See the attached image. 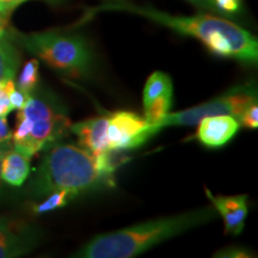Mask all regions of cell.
<instances>
[{
    "label": "cell",
    "instance_id": "obj_18",
    "mask_svg": "<svg viewBox=\"0 0 258 258\" xmlns=\"http://www.w3.org/2000/svg\"><path fill=\"white\" fill-rule=\"evenodd\" d=\"M16 89L14 79L0 82V116H6L12 111L10 104V93Z\"/></svg>",
    "mask_w": 258,
    "mask_h": 258
},
{
    "label": "cell",
    "instance_id": "obj_3",
    "mask_svg": "<svg viewBox=\"0 0 258 258\" xmlns=\"http://www.w3.org/2000/svg\"><path fill=\"white\" fill-rule=\"evenodd\" d=\"M110 184L111 178L99 173L91 153L76 145L57 143L44 156L32 190L38 196L59 190H67L77 196Z\"/></svg>",
    "mask_w": 258,
    "mask_h": 258
},
{
    "label": "cell",
    "instance_id": "obj_10",
    "mask_svg": "<svg viewBox=\"0 0 258 258\" xmlns=\"http://www.w3.org/2000/svg\"><path fill=\"white\" fill-rule=\"evenodd\" d=\"M106 128L108 116H96L77 123H71L70 132H72L78 139L80 147L95 156L109 150Z\"/></svg>",
    "mask_w": 258,
    "mask_h": 258
},
{
    "label": "cell",
    "instance_id": "obj_19",
    "mask_svg": "<svg viewBox=\"0 0 258 258\" xmlns=\"http://www.w3.org/2000/svg\"><path fill=\"white\" fill-rule=\"evenodd\" d=\"M243 0H214L215 11L218 15L234 16L240 11Z\"/></svg>",
    "mask_w": 258,
    "mask_h": 258
},
{
    "label": "cell",
    "instance_id": "obj_24",
    "mask_svg": "<svg viewBox=\"0 0 258 258\" xmlns=\"http://www.w3.org/2000/svg\"><path fill=\"white\" fill-rule=\"evenodd\" d=\"M11 140V131H10L6 116H0V147Z\"/></svg>",
    "mask_w": 258,
    "mask_h": 258
},
{
    "label": "cell",
    "instance_id": "obj_1",
    "mask_svg": "<svg viewBox=\"0 0 258 258\" xmlns=\"http://www.w3.org/2000/svg\"><path fill=\"white\" fill-rule=\"evenodd\" d=\"M101 11L127 12L147 18L171 30L196 38L214 55L230 57L244 63H257V38L228 19L218 16H173L151 6L135 5L125 0H108L90 10L86 15Z\"/></svg>",
    "mask_w": 258,
    "mask_h": 258
},
{
    "label": "cell",
    "instance_id": "obj_11",
    "mask_svg": "<svg viewBox=\"0 0 258 258\" xmlns=\"http://www.w3.org/2000/svg\"><path fill=\"white\" fill-rule=\"evenodd\" d=\"M36 244L35 233L24 226L0 219V258L19 257L28 253Z\"/></svg>",
    "mask_w": 258,
    "mask_h": 258
},
{
    "label": "cell",
    "instance_id": "obj_2",
    "mask_svg": "<svg viewBox=\"0 0 258 258\" xmlns=\"http://www.w3.org/2000/svg\"><path fill=\"white\" fill-rule=\"evenodd\" d=\"M217 218L214 207L148 220L99 234L72 254L77 258H132L171 238L206 225Z\"/></svg>",
    "mask_w": 258,
    "mask_h": 258
},
{
    "label": "cell",
    "instance_id": "obj_27",
    "mask_svg": "<svg viewBox=\"0 0 258 258\" xmlns=\"http://www.w3.org/2000/svg\"><path fill=\"white\" fill-rule=\"evenodd\" d=\"M4 153L5 151L0 150V171H2V160H3V157H4ZM0 183H2V175H0Z\"/></svg>",
    "mask_w": 258,
    "mask_h": 258
},
{
    "label": "cell",
    "instance_id": "obj_26",
    "mask_svg": "<svg viewBox=\"0 0 258 258\" xmlns=\"http://www.w3.org/2000/svg\"><path fill=\"white\" fill-rule=\"evenodd\" d=\"M5 24H6V22L0 19V36H3V35L5 34Z\"/></svg>",
    "mask_w": 258,
    "mask_h": 258
},
{
    "label": "cell",
    "instance_id": "obj_17",
    "mask_svg": "<svg viewBox=\"0 0 258 258\" xmlns=\"http://www.w3.org/2000/svg\"><path fill=\"white\" fill-rule=\"evenodd\" d=\"M172 105V95H163L145 108V120L150 124H156L170 112Z\"/></svg>",
    "mask_w": 258,
    "mask_h": 258
},
{
    "label": "cell",
    "instance_id": "obj_4",
    "mask_svg": "<svg viewBox=\"0 0 258 258\" xmlns=\"http://www.w3.org/2000/svg\"><path fill=\"white\" fill-rule=\"evenodd\" d=\"M71 120L63 103L51 93L29 96L17 114L11 140L19 152L35 156L57 144L70 131Z\"/></svg>",
    "mask_w": 258,
    "mask_h": 258
},
{
    "label": "cell",
    "instance_id": "obj_8",
    "mask_svg": "<svg viewBox=\"0 0 258 258\" xmlns=\"http://www.w3.org/2000/svg\"><path fill=\"white\" fill-rule=\"evenodd\" d=\"M198 124V140L208 148L225 146L240 128L239 121L232 115L207 116Z\"/></svg>",
    "mask_w": 258,
    "mask_h": 258
},
{
    "label": "cell",
    "instance_id": "obj_5",
    "mask_svg": "<svg viewBox=\"0 0 258 258\" xmlns=\"http://www.w3.org/2000/svg\"><path fill=\"white\" fill-rule=\"evenodd\" d=\"M16 38L29 53L70 78H85L92 72L95 63L93 51L90 42L82 34L64 31L17 32Z\"/></svg>",
    "mask_w": 258,
    "mask_h": 258
},
{
    "label": "cell",
    "instance_id": "obj_12",
    "mask_svg": "<svg viewBox=\"0 0 258 258\" xmlns=\"http://www.w3.org/2000/svg\"><path fill=\"white\" fill-rule=\"evenodd\" d=\"M30 172V157L14 150L5 151L2 160V179L10 185L21 186Z\"/></svg>",
    "mask_w": 258,
    "mask_h": 258
},
{
    "label": "cell",
    "instance_id": "obj_25",
    "mask_svg": "<svg viewBox=\"0 0 258 258\" xmlns=\"http://www.w3.org/2000/svg\"><path fill=\"white\" fill-rule=\"evenodd\" d=\"M188 2L191 3L194 5L199 6V8L212 10V11H214L215 14H217V11H215V6H214V0H188Z\"/></svg>",
    "mask_w": 258,
    "mask_h": 258
},
{
    "label": "cell",
    "instance_id": "obj_20",
    "mask_svg": "<svg viewBox=\"0 0 258 258\" xmlns=\"http://www.w3.org/2000/svg\"><path fill=\"white\" fill-rule=\"evenodd\" d=\"M239 123L245 128L257 129L258 128V105L257 101L251 103L239 117Z\"/></svg>",
    "mask_w": 258,
    "mask_h": 258
},
{
    "label": "cell",
    "instance_id": "obj_23",
    "mask_svg": "<svg viewBox=\"0 0 258 258\" xmlns=\"http://www.w3.org/2000/svg\"><path fill=\"white\" fill-rule=\"evenodd\" d=\"M29 96L30 95L22 92L21 90L16 88L14 91L10 93V104H11L12 110H21L27 103Z\"/></svg>",
    "mask_w": 258,
    "mask_h": 258
},
{
    "label": "cell",
    "instance_id": "obj_15",
    "mask_svg": "<svg viewBox=\"0 0 258 258\" xmlns=\"http://www.w3.org/2000/svg\"><path fill=\"white\" fill-rule=\"evenodd\" d=\"M38 67H40V63H38L37 59L29 60L23 66V69H22L16 88L21 90L22 92L31 95L35 91V89H36L38 79H40Z\"/></svg>",
    "mask_w": 258,
    "mask_h": 258
},
{
    "label": "cell",
    "instance_id": "obj_7",
    "mask_svg": "<svg viewBox=\"0 0 258 258\" xmlns=\"http://www.w3.org/2000/svg\"><path fill=\"white\" fill-rule=\"evenodd\" d=\"M153 135L156 134L152 124L135 112L120 110L108 116L106 139L109 150L116 152L134 150L147 143Z\"/></svg>",
    "mask_w": 258,
    "mask_h": 258
},
{
    "label": "cell",
    "instance_id": "obj_16",
    "mask_svg": "<svg viewBox=\"0 0 258 258\" xmlns=\"http://www.w3.org/2000/svg\"><path fill=\"white\" fill-rule=\"evenodd\" d=\"M74 196L72 192L67 191V190H59V191H54L47 195V198L44 199V201L41 203H37L32 207V212L35 214H46V213L53 212L55 209L62 208L64 206H67L71 200Z\"/></svg>",
    "mask_w": 258,
    "mask_h": 258
},
{
    "label": "cell",
    "instance_id": "obj_14",
    "mask_svg": "<svg viewBox=\"0 0 258 258\" xmlns=\"http://www.w3.org/2000/svg\"><path fill=\"white\" fill-rule=\"evenodd\" d=\"M172 92L173 88L170 76H167V74L164 72H160V71L153 72L150 77H148L146 85H145L144 88V109L147 108L154 99L158 98V97L163 95H172Z\"/></svg>",
    "mask_w": 258,
    "mask_h": 258
},
{
    "label": "cell",
    "instance_id": "obj_22",
    "mask_svg": "<svg viewBox=\"0 0 258 258\" xmlns=\"http://www.w3.org/2000/svg\"><path fill=\"white\" fill-rule=\"evenodd\" d=\"M29 0H0V19L5 21L16 8Z\"/></svg>",
    "mask_w": 258,
    "mask_h": 258
},
{
    "label": "cell",
    "instance_id": "obj_6",
    "mask_svg": "<svg viewBox=\"0 0 258 258\" xmlns=\"http://www.w3.org/2000/svg\"><path fill=\"white\" fill-rule=\"evenodd\" d=\"M256 101L257 93L252 83L238 85L209 102L183 111L169 112L160 122L152 124V129L157 134L161 129L171 125H196L202 118L214 115H232L239 121L245 109Z\"/></svg>",
    "mask_w": 258,
    "mask_h": 258
},
{
    "label": "cell",
    "instance_id": "obj_9",
    "mask_svg": "<svg viewBox=\"0 0 258 258\" xmlns=\"http://www.w3.org/2000/svg\"><path fill=\"white\" fill-rule=\"evenodd\" d=\"M206 195L212 202L217 213L222 218L226 233L238 235L244 230L247 217V196H214L208 189H205Z\"/></svg>",
    "mask_w": 258,
    "mask_h": 258
},
{
    "label": "cell",
    "instance_id": "obj_13",
    "mask_svg": "<svg viewBox=\"0 0 258 258\" xmlns=\"http://www.w3.org/2000/svg\"><path fill=\"white\" fill-rule=\"evenodd\" d=\"M21 56L17 48L5 36H0V82L14 79L17 73Z\"/></svg>",
    "mask_w": 258,
    "mask_h": 258
},
{
    "label": "cell",
    "instance_id": "obj_21",
    "mask_svg": "<svg viewBox=\"0 0 258 258\" xmlns=\"http://www.w3.org/2000/svg\"><path fill=\"white\" fill-rule=\"evenodd\" d=\"M214 257H224V258H247V257H253V254L243 247H237V246H231L222 249L218 252L214 253Z\"/></svg>",
    "mask_w": 258,
    "mask_h": 258
}]
</instances>
